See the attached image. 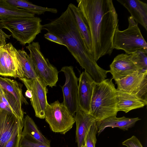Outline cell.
I'll return each mask as SVG.
<instances>
[{
	"label": "cell",
	"mask_w": 147,
	"mask_h": 147,
	"mask_svg": "<svg viewBox=\"0 0 147 147\" xmlns=\"http://www.w3.org/2000/svg\"><path fill=\"white\" fill-rule=\"evenodd\" d=\"M76 1L90 30L91 54L96 62L113 52V36L118 25L117 14L111 0Z\"/></svg>",
	"instance_id": "obj_1"
},
{
	"label": "cell",
	"mask_w": 147,
	"mask_h": 147,
	"mask_svg": "<svg viewBox=\"0 0 147 147\" xmlns=\"http://www.w3.org/2000/svg\"><path fill=\"white\" fill-rule=\"evenodd\" d=\"M42 30L59 37L80 65L96 82H100L106 79L109 71L99 67L90 53L74 15L68 6L59 17L42 25Z\"/></svg>",
	"instance_id": "obj_2"
},
{
	"label": "cell",
	"mask_w": 147,
	"mask_h": 147,
	"mask_svg": "<svg viewBox=\"0 0 147 147\" xmlns=\"http://www.w3.org/2000/svg\"><path fill=\"white\" fill-rule=\"evenodd\" d=\"M112 80L105 79L94 84L90 114L96 121L117 115V89Z\"/></svg>",
	"instance_id": "obj_3"
},
{
	"label": "cell",
	"mask_w": 147,
	"mask_h": 147,
	"mask_svg": "<svg viewBox=\"0 0 147 147\" xmlns=\"http://www.w3.org/2000/svg\"><path fill=\"white\" fill-rule=\"evenodd\" d=\"M42 20L39 17H12L0 20V26L11 33L13 37L25 45L33 42L41 32Z\"/></svg>",
	"instance_id": "obj_4"
},
{
	"label": "cell",
	"mask_w": 147,
	"mask_h": 147,
	"mask_svg": "<svg viewBox=\"0 0 147 147\" xmlns=\"http://www.w3.org/2000/svg\"><path fill=\"white\" fill-rule=\"evenodd\" d=\"M128 28L123 31L119 30L118 25L113 39V48L122 50L125 54L130 55L138 50L147 49V44L136 23L133 18H128Z\"/></svg>",
	"instance_id": "obj_5"
},
{
	"label": "cell",
	"mask_w": 147,
	"mask_h": 147,
	"mask_svg": "<svg viewBox=\"0 0 147 147\" xmlns=\"http://www.w3.org/2000/svg\"><path fill=\"white\" fill-rule=\"evenodd\" d=\"M26 48L30 52L37 77L47 86H55L58 80V72L57 69L46 59L41 52L39 42H33L28 44Z\"/></svg>",
	"instance_id": "obj_6"
},
{
	"label": "cell",
	"mask_w": 147,
	"mask_h": 147,
	"mask_svg": "<svg viewBox=\"0 0 147 147\" xmlns=\"http://www.w3.org/2000/svg\"><path fill=\"white\" fill-rule=\"evenodd\" d=\"M45 119L52 131L62 134L70 130L75 122L66 107L58 100L48 104Z\"/></svg>",
	"instance_id": "obj_7"
},
{
	"label": "cell",
	"mask_w": 147,
	"mask_h": 147,
	"mask_svg": "<svg viewBox=\"0 0 147 147\" xmlns=\"http://www.w3.org/2000/svg\"><path fill=\"white\" fill-rule=\"evenodd\" d=\"M27 90L31 92L32 96L30 101L36 117L44 119L47 105L48 89L47 86L40 79H28L25 78H19Z\"/></svg>",
	"instance_id": "obj_8"
},
{
	"label": "cell",
	"mask_w": 147,
	"mask_h": 147,
	"mask_svg": "<svg viewBox=\"0 0 147 147\" xmlns=\"http://www.w3.org/2000/svg\"><path fill=\"white\" fill-rule=\"evenodd\" d=\"M0 75L15 78H24L18 50L10 42L0 47Z\"/></svg>",
	"instance_id": "obj_9"
},
{
	"label": "cell",
	"mask_w": 147,
	"mask_h": 147,
	"mask_svg": "<svg viewBox=\"0 0 147 147\" xmlns=\"http://www.w3.org/2000/svg\"><path fill=\"white\" fill-rule=\"evenodd\" d=\"M115 81L117 89L137 96L147 104V70L137 71Z\"/></svg>",
	"instance_id": "obj_10"
},
{
	"label": "cell",
	"mask_w": 147,
	"mask_h": 147,
	"mask_svg": "<svg viewBox=\"0 0 147 147\" xmlns=\"http://www.w3.org/2000/svg\"><path fill=\"white\" fill-rule=\"evenodd\" d=\"M60 71L63 72L65 81L61 87L63 100L62 102L66 107L71 114L74 117L76 112L79 109L78 100V81L71 66L63 67Z\"/></svg>",
	"instance_id": "obj_11"
},
{
	"label": "cell",
	"mask_w": 147,
	"mask_h": 147,
	"mask_svg": "<svg viewBox=\"0 0 147 147\" xmlns=\"http://www.w3.org/2000/svg\"><path fill=\"white\" fill-rule=\"evenodd\" d=\"M78 81V100L79 109L90 114L91 103L95 82L85 71L80 75Z\"/></svg>",
	"instance_id": "obj_12"
},
{
	"label": "cell",
	"mask_w": 147,
	"mask_h": 147,
	"mask_svg": "<svg viewBox=\"0 0 147 147\" xmlns=\"http://www.w3.org/2000/svg\"><path fill=\"white\" fill-rule=\"evenodd\" d=\"M112 79L120 80L137 71L142 70L138 68L131 60L129 55L119 54L115 57L110 65Z\"/></svg>",
	"instance_id": "obj_13"
},
{
	"label": "cell",
	"mask_w": 147,
	"mask_h": 147,
	"mask_svg": "<svg viewBox=\"0 0 147 147\" xmlns=\"http://www.w3.org/2000/svg\"><path fill=\"white\" fill-rule=\"evenodd\" d=\"M23 119L13 113L0 109V147H3Z\"/></svg>",
	"instance_id": "obj_14"
},
{
	"label": "cell",
	"mask_w": 147,
	"mask_h": 147,
	"mask_svg": "<svg viewBox=\"0 0 147 147\" xmlns=\"http://www.w3.org/2000/svg\"><path fill=\"white\" fill-rule=\"evenodd\" d=\"M74 118L76 124V142L78 147L84 145L85 137L91 126L96 122L91 114L86 113L79 109L76 112Z\"/></svg>",
	"instance_id": "obj_15"
},
{
	"label": "cell",
	"mask_w": 147,
	"mask_h": 147,
	"mask_svg": "<svg viewBox=\"0 0 147 147\" xmlns=\"http://www.w3.org/2000/svg\"><path fill=\"white\" fill-rule=\"evenodd\" d=\"M130 13L136 23L147 30V4L139 0H117Z\"/></svg>",
	"instance_id": "obj_16"
},
{
	"label": "cell",
	"mask_w": 147,
	"mask_h": 147,
	"mask_svg": "<svg viewBox=\"0 0 147 147\" xmlns=\"http://www.w3.org/2000/svg\"><path fill=\"white\" fill-rule=\"evenodd\" d=\"M140 119L138 117L129 118L123 116L117 118L115 116L110 117L101 121H96L98 135L107 127H118L123 130H127Z\"/></svg>",
	"instance_id": "obj_17"
},
{
	"label": "cell",
	"mask_w": 147,
	"mask_h": 147,
	"mask_svg": "<svg viewBox=\"0 0 147 147\" xmlns=\"http://www.w3.org/2000/svg\"><path fill=\"white\" fill-rule=\"evenodd\" d=\"M118 111L127 113L130 111L143 107L147 105L137 96L117 89Z\"/></svg>",
	"instance_id": "obj_18"
},
{
	"label": "cell",
	"mask_w": 147,
	"mask_h": 147,
	"mask_svg": "<svg viewBox=\"0 0 147 147\" xmlns=\"http://www.w3.org/2000/svg\"><path fill=\"white\" fill-rule=\"evenodd\" d=\"M23 127L22 135H28L35 141L50 147V141L42 134L32 119L28 115L24 118Z\"/></svg>",
	"instance_id": "obj_19"
},
{
	"label": "cell",
	"mask_w": 147,
	"mask_h": 147,
	"mask_svg": "<svg viewBox=\"0 0 147 147\" xmlns=\"http://www.w3.org/2000/svg\"><path fill=\"white\" fill-rule=\"evenodd\" d=\"M68 6L71 10L74 15L78 29L84 38L86 45L91 54V37L88 26L81 11L78 7L72 3L69 4Z\"/></svg>",
	"instance_id": "obj_20"
},
{
	"label": "cell",
	"mask_w": 147,
	"mask_h": 147,
	"mask_svg": "<svg viewBox=\"0 0 147 147\" xmlns=\"http://www.w3.org/2000/svg\"><path fill=\"white\" fill-rule=\"evenodd\" d=\"M0 86L12 94L21 105L28 104L22 92V85L16 80L0 76Z\"/></svg>",
	"instance_id": "obj_21"
},
{
	"label": "cell",
	"mask_w": 147,
	"mask_h": 147,
	"mask_svg": "<svg viewBox=\"0 0 147 147\" xmlns=\"http://www.w3.org/2000/svg\"><path fill=\"white\" fill-rule=\"evenodd\" d=\"M4 0L11 5L24 9L34 15H41L47 12L54 13L57 12V10L56 8L39 6L25 0Z\"/></svg>",
	"instance_id": "obj_22"
},
{
	"label": "cell",
	"mask_w": 147,
	"mask_h": 147,
	"mask_svg": "<svg viewBox=\"0 0 147 147\" xmlns=\"http://www.w3.org/2000/svg\"><path fill=\"white\" fill-rule=\"evenodd\" d=\"M34 16L26 10L10 5L4 0H0V20L9 17H33Z\"/></svg>",
	"instance_id": "obj_23"
},
{
	"label": "cell",
	"mask_w": 147,
	"mask_h": 147,
	"mask_svg": "<svg viewBox=\"0 0 147 147\" xmlns=\"http://www.w3.org/2000/svg\"><path fill=\"white\" fill-rule=\"evenodd\" d=\"M0 100L2 101L11 111L17 117L23 119L24 112L22 105L17 101L11 93L3 89L0 86Z\"/></svg>",
	"instance_id": "obj_24"
},
{
	"label": "cell",
	"mask_w": 147,
	"mask_h": 147,
	"mask_svg": "<svg viewBox=\"0 0 147 147\" xmlns=\"http://www.w3.org/2000/svg\"><path fill=\"white\" fill-rule=\"evenodd\" d=\"M18 55L24 72V78L34 79L37 77L33 64L30 56L23 50H18Z\"/></svg>",
	"instance_id": "obj_25"
},
{
	"label": "cell",
	"mask_w": 147,
	"mask_h": 147,
	"mask_svg": "<svg viewBox=\"0 0 147 147\" xmlns=\"http://www.w3.org/2000/svg\"><path fill=\"white\" fill-rule=\"evenodd\" d=\"M131 60L141 70H147V49H141L130 54Z\"/></svg>",
	"instance_id": "obj_26"
},
{
	"label": "cell",
	"mask_w": 147,
	"mask_h": 147,
	"mask_svg": "<svg viewBox=\"0 0 147 147\" xmlns=\"http://www.w3.org/2000/svg\"><path fill=\"white\" fill-rule=\"evenodd\" d=\"M96 122L91 126L85 137L84 141L85 147H95L97 141L96 135L97 133Z\"/></svg>",
	"instance_id": "obj_27"
},
{
	"label": "cell",
	"mask_w": 147,
	"mask_h": 147,
	"mask_svg": "<svg viewBox=\"0 0 147 147\" xmlns=\"http://www.w3.org/2000/svg\"><path fill=\"white\" fill-rule=\"evenodd\" d=\"M23 127V121L3 147H19Z\"/></svg>",
	"instance_id": "obj_28"
},
{
	"label": "cell",
	"mask_w": 147,
	"mask_h": 147,
	"mask_svg": "<svg viewBox=\"0 0 147 147\" xmlns=\"http://www.w3.org/2000/svg\"><path fill=\"white\" fill-rule=\"evenodd\" d=\"M19 147H49L26 135H21Z\"/></svg>",
	"instance_id": "obj_29"
},
{
	"label": "cell",
	"mask_w": 147,
	"mask_h": 147,
	"mask_svg": "<svg viewBox=\"0 0 147 147\" xmlns=\"http://www.w3.org/2000/svg\"><path fill=\"white\" fill-rule=\"evenodd\" d=\"M122 144L127 147H143L139 140L134 136L125 140Z\"/></svg>",
	"instance_id": "obj_30"
},
{
	"label": "cell",
	"mask_w": 147,
	"mask_h": 147,
	"mask_svg": "<svg viewBox=\"0 0 147 147\" xmlns=\"http://www.w3.org/2000/svg\"><path fill=\"white\" fill-rule=\"evenodd\" d=\"M44 37L50 41L66 47V45L59 37L51 33L47 32L44 35Z\"/></svg>",
	"instance_id": "obj_31"
},
{
	"label": "cell",
	"mask_w": 147,
	"mask_h": 147,
	"mask_svg": "<svg viewBox=\"0 0 147 147\" xmlns=\"http://www.w3.org/2000/svg\"><path fill=\"white\" fill-rule=\"evenodd\" d=\"M11 36L6 34L0 28V47H2L6 44V38H9Z\"/></svg>",
	"instance_id": "obj_32"
},
{
	"label": "cell",
	"mask_w": 147,
	"mask_h": 147,
	"mask_svg": "<svg viewBox=\"0 0 147 147\" xmlns=\"http://www.w3.org/2000/svg\"><path fill=\"white\" fill-rule=\"evenodd\" d=\"M0 109L4 110L12 113L11 110L1 100H0Z\"/></svg>",
	"instance_id": "obj_33"
},
{
	"label": "cell",
	"mask_w": 147,
	"mask_h": 147,
	"mask_svg": "<svg viewBox=\"0 0 147 147\" xmlns=\"http://www.w3.org/2000/svg\"><path fill=\"white\" fill-rule=\"evenodd\" d=\"M25 94L26 97L30 99L31 98L32 96V94L29 90L27 89L25 93Z\"/></svg>",
	"instance_id": "obj_34"
},
{
	"label": "cell",
	"mask_w": 147,
	"mask_h": 147,
	"mask_svg": "<svg viewBox=\"0 0 147 147\" xmlns=\"http://www.w3.org/2000/svg\"><path fill=\"white\" fill-rule=\"evenodd\" d=\"M81 147H85V146L84 145H82Z\"/></svg>",
	"instance_id": "obj_35"
}]
</instances>
